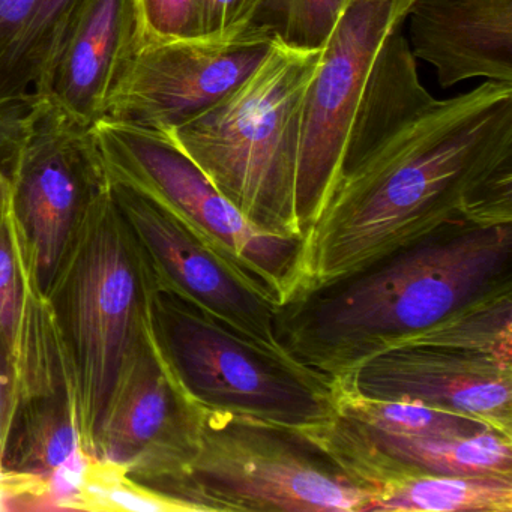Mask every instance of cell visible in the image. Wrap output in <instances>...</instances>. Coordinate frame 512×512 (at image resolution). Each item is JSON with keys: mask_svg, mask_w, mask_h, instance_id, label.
Listing matches in <instances>:
<instances>
[{"mask_svg": "<svg viewBox=\"0 0 512 512\" xmlns=\"http://www.w3.org/2000/svg\"><path fill=\"white\" fill-rule=\"evenodd\" d=\"M512 512V476L427 475L383 485L365 512Z\"/></svg>", "mask_w": 512, "mask_h": 512, "instance_id": "18", "label": "cell"}, {"mask_svg": "<svg viewBox=\"0 0 512 512\" xmlns=\"http://www.w3.org/2000/svg\"><path fill=\"white\" fill-rule=\"evenodd\" d=\"M410 52L443 89L472 79L512 83V0H415Z\"/></svg>", "mask_w": 512, "mask_h": 512, "instance_id": "16", "label": "cell"}, {"mask_svg": "<svg viewBox=\"0 0 512 512\" xmlns=\"http://www.w3.org/2000/svg\"><path fill=\"white\" fill-rule=\"evenodd\" d=\"M319 53L275 40L238 88L166 133L257 229L272 235L304 239L296 214L299 146Z\"/></svg>", "mask_w": 512, "mask_h": 512, "instance_id": "3", "label": "cell"}, {"mask_svg": "<svg viewBox=\"0 0 512 512\" xmlns=\"http://www.w3.org/2000/svg\"><path fill=\"white\" fill-rule=\"evenodd\" d=\"M92 457L83 445L77 398H50L26 413L10 469L46 481V508L80 509Z\"/></svg>", "mask_w": 512, "mask_h": 512, "instance_id": "17", "label": "cell"}, {"mask_svg": "<svg viewBox=\"0 0 512 512\" xmlns=\"http://www.w3.org/2000/svg\"><path fill=\"white\" fill-rule=\"evenodd\" d=\"M82 226L86 232L71 268L67 310L80 421L92 437L136 346L149 301L110 185L95 197Z\"/></svg>", "mask_w": 512, "mask_h": 512, "instance_id": "7", "label": "cell"}, {"mask_svg": "<svg viewBox=\"0 0 512 512\" xmlns=\"http://www.w3.org/2000/svg\"><path fill=\"white\" fill-rule=\"evenodd\" d=\"M260 0H200V35H221L251 25Z\"/></svg>", "mask_w": 512, "mask_h": 512, "instance_id": "27", "label": "cell"}, {"mask_svg": "<svg viewBox=\"0 0 512 512\" xmlns=\"http://www.w3.org/2000/svg\"><path fill=\"white\" fill-rule=\"evenodd\" d=\"M37 0H0V61L25 28Z\"/></svg>", "mask_w": 512, "mask_h": 512, "instance_id": "30", "label": "cell"}, {"mask_svg": "<svg viewBox=\"0 0 512 512\" xmlns=\"http://www.w3.org/2000/svg\"><path fill=\"white\" fill-rule=\"evenodd\" d=\"M139 43L200 37V0H134Z\"/></svg>", "mask_w": 512, "mask_h": 512, "instance_id": "25", "label": "cell"}, {"mask_svg": "<svg viewBox=\"0 0 512 512\" xmlns=\"http://www.w3.org/2000/svg\"><path fill=\"white\" fill-rule=\"evenodd\" d=\"M301 431L370 496L383 485L418 476H512V436L500 431L454 439L410 436L376 430L337 412Z\"/></svg>", "mask_w": 512, "mask_h": 512, "instance_id": "14", "label": "cell"}, {"mask_svg": "<svg viewBox=\"0 0 512 512\" xmlns=\"http://www.w3.org/2000/svg\"><path fill=\"white\" fill-rule=\"evenodd\" d=\"M16 370L10 350L0 337V460L4 461L13 428Z\"/></svg>", "mask_w": 512, "mask_h": 512, "instance_id": "29", "label": "cell"}, {"mask_svg": "<svg viewBox=\"0 0 512 512\" xmlns=\"http://www.w3.org/2000/svg\"><path fill=\"white\" fill-rule=\"evenodd\" d=\"M11 199L0 209V337L11 356L19 352L25 320V266Z\"/></svg>", "mask_w": 512, "mask_h": 512, "instance_id": "24", "label": "cell"}, {"mask_svg": "<svg viewBox=\"0 0 512 512\" xmlns=\"http://www.w3.org/2000/svg\"><path fill=\"white\" fill-rule=\"evenodd\" d=\"M332 392L334 412L376 430L449 439L494 430L490 425L472 416L428 406L418 401L364 397L337 383H332Z\"/></svg>", "mask_w": 512, "mask_h": 512, "instance_id": "21", "label": "cell"}, {"mask_svg": "<svg viewBox=\"0 0 512 512\" xmlns=\"http://www.w3.org/2000/svg\"><path fill=\"white\" fill-rule=\"evenodd\" d=\"M332 383L364 397L418 401L463 413L512 436V365L488 355L397 347L359 362Z\"/></svg>", "mask_w": 512, "mask_h": 512, "instance_id": "13", "label": "cell"}, {"mask_svg": "<svg viewBox=\"0 0 512 512\" xmlns=\"http://www.w3.org/2000/svg\"><path fill=\"white\" fill-rule=\"evenodd\" d=\"M149 320L176 382L196 406L298 430L334 415L326 377L238 334L158 280Z\"/></svg>", "mask_w": 512, "mask_h": 512, "instance_id": "5", "label": "cell"}, {"mask_svg": "<svg viewBox=\"0 0 512 512\" xmlns=\"http://www.w3.org/2000/svg\"><path fill=\"white\" fill-rule=\"evenodd\" d=\"M164 491L202 512H365L371 497L298 428L199 406L193 452Z\"/></svg>", "mask_w": 512, "mask_h": 512, "instance_id": "4", "label": "cell"}, {"mask_svg": "<svg viewBox=\"0 0 512 512\" xmlns=\"http://www.w3.org/2000/svg\"><path fill=\"white\" fill-rule=\"evenodd\" d=\"M196 418V404L176 382L158 346L148 308L136 346L92 434L97 458L127 472L140 467L145 478L167 487L193 452Z\"/></svg>", "mask_w": 512, "mask_h": 512, "instance_id": "11", "label": "cell"}, {"mask_svg": "<svg viewBox=\"0 0 512 512\" xmlns=\"http://www.w3.org/2000/svg\"><path fill=\"white\" fill-rule=\"evenodd\" d=\"M82 0H37L34 11L0 61V100H38Z\"/></svg>", "mask_w": 512, "mask_h": 512, "instance_id": "19", "label": "cell"}, {"mask_svg": "<svg viewBox=\"0 0 512 512\" xmlns=\"http://www.w3.org/2000/svg\"><path fill=\"white\" fill-rule=\"evenodd\" d=\"M37 100H0V209L10 203L11 188Z\"/></svg>", "mask_w": 512, "mask_h": 512, "instance_id": "26", "label": "cell"}, {"mask_svg": "<svg viewBox=\"0 0 512 512\" xmlns=\"http://www.w3.org/2000/svg\"><path fill=\"white\" fill-rule=\"evenodd\" d=\"M343 0H260L251 25L298 49H320Z\"/></svg>", "mask_w": 512, "mask_h": 512, "instance_id": "23", "label": "cell"}, {"mask_svg": "<svg viewBox=\"0 0 512 512\" xmlns=\"http://www.w3.org/2000/svg\"><path fill=\"white\" fill-rule=\"evenodd\" d=\"M512 223V83L437 100L403 29L368 80L331 191L304 238L307 287L436 230Z\"/></svg>", "mask_w": 512, "mask_h": 512, "instance_id": "1", "label": "cell"}, {"mask_svg": "<svg viewBox=\"0 0 512 512\" xmlns=\"http://www.w3.org/2000/svg\"><path fill=\"white\" fill-rule=\"evenodd\" d=\"M415 0H343L320 47L305 95L296 214L302 236L322 209L340 164L350 122L368 80Z\"/></svg>", "mask_w": 512, "mask_h": 512, "instance_id": "8", "label": "cell"}, {"mask_svg": "<svg viewBox=\"0 0 512 512\" xmlns=\"http://www.w3.org/2000/svg\"><path fill=\"white\" fill-rule=\"evenodd\" d=\"M92 133L109 178L170 209L275 308L304 290V239L257 229L169 134L109 119Z\"/></svg>", "mask_w": 512, "mask_h": 512, "instance_id": "6", "label": "cell"}, {"mask_svg": "<svg viewBox=\"0 0 512 512\" xmlns=\"http://www.w3.org/2000/svg\"><path fill=\"white\" fill-rule=\"evenodd\" d=\"M404 346L481 353L512 365V289L470 302L421 332L403 338L391 349Z\"/></svg>", "mask_w": 512, "mask_h": 512, "instance_id": "20", "label": "cell"}, {"mask_svg": "<svg viewBox=\"0 0 512 512\" xmlns=\"http://www.w3.org/2000/svg\"><path fill=\"white\" fill-rule=\"evenodd\" d=\"M118 464L92 457L86 469L80 509L86 511L202 512L199 506L127 476Z\"/></svg>", "mask_w": 512, "mask_h": 512, "instance_id": "22", "label": "cell"}, {"mask_svg": "<svg viewBox=\"0 0 512 512\" xmlns=\"http://www.w3.org/2000/svg\"><path fill=\"white\" fill-rule=\"evenodd\" d=\"M109 185L92 127L37 100L11 188V209L37 286L58 278L73 230Z\"/></svg>", "mask_w": 512, "mask_h": 512, "instance_id": "9", "label": "cell"}, {"mask_svg": "<svg viewBox=\"0 0 512 512\" xmlns=\"http://www.w3.org/2000/svg\"><path fill=\"white\" fill-rule=\"evenodd\" d=\"M274 43V35L254 25L221 35L142 41L101 119L169 133L238 88Z\"/></svg>", "mask_w": 512, "mask_h": 512, "instance_id": "10", "label": "cell"}, {"mask_svg": "<svg viewBox=\"0 0 512 512\" xmlns=\"http://www.w3.org/2000/svg\"><path fill=\"white\" fill-rule=\"evenodd\" d=\"M139 44L134 0H82L38 100L92 127Z\"/></svg>", "mask_w": 512, "mask_h": 512, "instance_id": "15", "label": "cell"}, {"mask_svg": "<svg viewBox=\"0 0 512 512\" xmlns=\"http://www.w3.org/2000/svg\"><path fill=\"white\" fill-rule=\"evenodd\" d=\"M25 508H46V481L0 460V511Z\"/></svg>", "mask_w": 512, "mask_h": 512, "instance_id": "28", "label": "cell"}, {"mask_svg": "<svg viewBox=\"0 0 512 512\" xmlns=\"http://www.w3.org/2000/svg\"><path fill=\"white\" fill-rule=\"evenodd\" d=\"M512 289V223L436 230L275 308L281 349L334 382L458 308Z\"/></svg>", "mask_w": 512, "mask_h": 512, "instance_id": "2", "label": "cell"}, {"mask_svg": "<svg viewBox=\"0 0 512 512\" xmlns=\"http://www.w3.org/2000/svg\"><path fill=\"white\" fill-rule=\"evenodd\" d=\"M109 185L122 220L151 257L158 281L238 334L286 353L275 337V305L251 289L181 218L154 197L116 179L109 178Z\"/></svg>", "mask_w": 512, "mask_h": 512, "instance_id": "12", "label": "cell"}]
</instances>
